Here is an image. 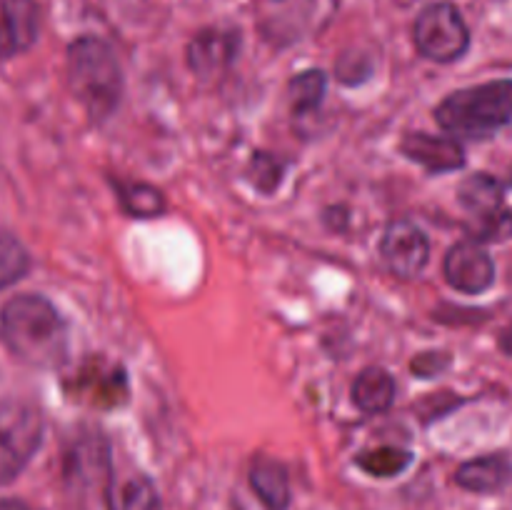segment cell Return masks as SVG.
Masks as SVG:
<instances>
[{"label": "cell", "mask_w": 512, "mask_h": 510, "mask_svg": "<svg viewBox=\"0 0 512 510\" xmlns=\"http://www.w3.org/2000/svg\"><path fill=\"white\" fill-rule=\"evenodd\" d=\"M40 30L35 0H0V58L25 53Z\"/></svg>", "instance_id": "obj_9"}, {"label": "cell", "mask_w": 512, "mask_h": 510, "mask_svg": "<svg viewBox=\"0 0 512 510\" xmlns=\"http://www.w3.org/2000/svg\"><path fill=\"white\" fill-rule=\"evenodd\" d=\"M68 85L90 118H108L123 95V75L113 48L93 35L75 40L68 48Z\"/></svg>", "instance_id": "obj_2"}, {"label": "cell", "mask_w": 512, "mask_h": 510, "mask_svg": "<svg viewBox=\"0 0 512 510\" xmlns=\"http://www.w3.org/2000/svg\"><path fill=\"white\" fill-rule=\"evenodd\" d=\"M105 503H108V510H163L158 490L143 473L110 478L105 488Z\"/></svg>", "instance_id": "obj_12"}, {"label": "cell", "mask_w": 512, "mask_h": 510, "mask_svg": "<svg viewBox=\"0 0 512 510\" xmlns=\"http://www.w3.org/2000/svg\"><path fill=\"white\" fill-rule=\"evenodd\" d=\"M512 235V210L503 208L493 215L475 220L473 238L475 243H500Z\"/></svg>", "instance_id": "obj_22"}, {"label": "cell", "mask_w": 512, "mask_h": 510, "mask_svg": "<svg viewBox=\"0 0 512 510\" xmlns=\"http://www.w3.org/2000/svg\"><path fill=\"white\" fill-rule=\"evenodd\" d=\"M415 45L435 63H453L468 50L470 33L463 15L450 3H433L415 20Z\"/></svg>", "instance_id": "obj_5"}, {"label": "cell", "mask_w": 512, "mask_h": 510, "mask_svg": "<svg viewBox=\"0 0 512 510\" xmlns=\"http://www.w3.org/2000/svg\"><path fill=\"white\" fill-rule=\"evenodd\" d=\"M248 175L260 193H273L283 180V163L270 153H255Z\"/></svg>", "instance_id": "obj_21"}, {"label": "cell", "mask_w": 512, "mask_h": 510, "mask_svg": "<svg viewBox=\"0 0 512 510\" xmlns=\"http://www.w3.org/2000/svg\"><path fill=\"white\" fill-rule=\"evenodd\" d=\"M240 38L233 30H200L188 45V65L200 80H215L233 65Z\"/></svg>", "instance_id": "obj_8"}, {"label": "cell", "mask_w": 512, "mask_h": 510, "mask_svg": "<svg viewBox=\"0 0 512 510\" xmlns=\"http://www.w3.org/2000/svg\"><path fill=\"white\" fill-rule=\"evenodd\" d=\"M448 355L443 353H423L413 360V373L420 378H433L435 373H440L443 368H448Z\"/></svg>", "instance_id": "obj_23"}, {"label": "cell", "mask_w": 512, "mask_h": 510, "mask_svg": "<svg viewBox=\"0 0 512 510\" xmlns=\"http://www.w3.org/2000/svg\"><path fill=\"white\" fill-rule=\"evenodd\" d=\"M250 485L268 510H285L290 503V480L283 465L273 458H255L250 468Z\"/></svg>", "instance_id": "obj_14"}, {"label": "cell", "mask_w": 512, "mask_h": 510, "mask_svg": "<svg viewBox=\"0 0 512 510\" xmlns=\"http://www.w3.org/2000/svg\"><path fill=\"white\" fill-rule=\"evenodd\" d=\"M510 183H512V173H510Z\"/></svg>", "instance_id": "obj_26"}, {"label": "cell", "mask_w": 512, "mask_h": 510, "mask_svg": "<svg viewBox=\"0 0 512 510\" xmlns=\"http://www.w3.org/2000/svg\"><path fill=\"white\" fill-rule=\"evenodd\" d=\"M403 153L413 163L423 165L430 173H448L465 165V153L460 143L450 135H430V133H410L403 140Z\"/></svg>", "instance_id": "obj_10"}, {"label": "cell", "mask_w": 512, "mask_h": 510, "mask_svg": "<svg viewBox=\"0 0 512 510\" xmlns=\"http://www.w3.org/2000/svg\"><path fill=\"white\" fill-rule=\"evenodd\" d=\"M75 393L80 400H88L98 408H115L123 403L125 393V373L120 365H105L103 360H90L75 378Z\"/></svg>", "instance_id": "obj_11"}, {"label": "cell", "mask_w": 512, "mask_h": 510, "mask_svg": "<svg viewBox=\"0 0 512 510\" xmlns=\"http://www.w3.org/2000/svg\"><path fill=\"white\" fill-rule=\"evenodd\" d=\"M413 455L403 448H393V445H385V448L368 450L358 458V465L365 473L375 475V478H393V475L403 473L410 465Z\"/></svg>", "instance_id": "obj_19"}, {"label": "cell", "mask_w": 512, "mask_h": 510, "mask_svg": "<svg viewBox=\"0 0 512 510\" xmlns=\"http://www.w3.org/2000/svg\"><path fill=\"white\" fill-rule=\"evenodd\" d=\"M118 195L133 218H155L165 210V198L158 188L145 183H120Z\"/></svg>", "instance_id": "obj_18"}, {"label": "cell", "mask_w": 512, "mask_h": 510, "mask_svg": "<svg viewBox=\"0 0 512 510\" xmlns=\"http://www.w3.org/2000/svg\"><path fill=\"white\" fill-rule=\"evenodd\" d=\"M445 278L460 293H483L495 280L493 258L480 243L465 240L453 245L445 255Z\"/></svg>", "instance_id": "obj_7"}, {"label": "cell", "mask_w": 512, "mask_h": 510, "mask_svg": "<svg viewBox=\"0 0 512 510\" xmlns=\"http://www.w3.org/2000/svg\"><path fill=\"white\" fill-rule=\"evenodd\" d=\"M395 400V380L383 368H365L353 383V403L363 413H383Z\"/></svg>", "instance_id": "obj_15"}, {"label": "cell", "mask_w": 512, "mask_h": 510, "mask_svg": "<svg viewBox=\"0 0 512 510\" xmlns=\"http://www.w3.org/2000/svg\"><path fill=\"white\" fill-rule=\"evenodd\" d=\"M500 348L508 355H512V325H508V328L503 330V335H500Z\"/></svg>", "instance_id": "obj_24"}, {"label": "cell", "mask_w": 512, "mask_h": 510, "mask_svg": "<svg viewBox=\"0 0 512 510\" xmlns=\"http://www.w3.org/2000/svg\"><path fill=\"white\" fill-rule=\"evenodd\" d=\"M458 198L463 203L465 210L475 215V220L485 218V215H493L498 210H503V185L488 173L470 175L460 183Z\"/></svg>", "instance_id": "obj_16"}, {"label": "cell", "mask_w": 512, "mask_h": 510, "mask_svg": "<svg viewBox=\"0 0 512 510\" xmlns=\"http://www.w3.org/2000/svg\"><path fill=\"white\" fill-rule=\"evenodd\" d=\"M30 268V255L18 238L0 233V290L18 283Z\"/></svg>", "instance_id": "obj_20"}, {"label": "cell", "mask_w": 512, "mask_h": 510, "mask_svg": "<svg viewBox=\"0 0 512 510\" xmlns=\"http://www.w3.org/2000/svg\"><path fill=\"white\" fill-rule=\"evenodd\" d=\"M435 120L450 135L485 138L512 120V80H493L448 95L435 110Z\"/></svg>", "instance_id": "obj_3"}, {"label": "cell", "mask_w": 512, "mask_h": 510, "mask_svg": "<svg viewBox=\"0 0 512 510\" xmlns=\"http://www.w3.org/2000/svg\"><path fill=\"white\" fill-rule=\"evenodd\" d=\"M43 440V415L25 400H0V485L23 473Z\"/></svg>", "instance_id": "obj_4"}, {"label": "cell", "mask_w": 512, "mask_h": 510, "mask_svg": "<svg viewBox=\"0 0 512 510\" xmlns=\"http://www.w3.org/2000/svg\"><path fill=\"white\" fill-rule=\"evenodd\" d=\"M385 265L400 278H418L430 260V243L423 230L410 220H395L380 240Z\"/></svg>", "instance_id": "obj_6"}, {"label": "cell", "mask_w": 512, "mask_h": 510, "mask_svg": "<svg viewBox=\"0 0 512 510\" xmlns=\"http://www.w3.org/2000/svg\"><path fill=\"white\" fill-rule=\"evenodd\" d=\"M5 348L33 368H58L68 353V328L43 295H15L0 310Z\"/></svg>", "instance_id": "obj_1"}, {"label": "cell", "mask_w": 512, "mask_h": 510, "mask_svg": "<svg viewBox=\"0 0 512 510\" xmlns=\"http://www.w3.org/2000/svg\"><path fill=\"white\" fill-rule=\"evenodd\" d=\"M325 85H328V80H325L323 70H305V73L295 75L288 85L293 113L295 115L313 113V110L323 103Z\"/></svg>", "instance_id": "obj_17"}, {"label": "cell", "mask_w": 512, "mask_h": 510, "mask_svg": "<svg viewBox=\"0 0 512 510\" xmlns=\"http://www.w3.org/2000/svg\"><path fill=\"white\" fill-rule=\"evenodd\" d=\"M0 510H30L28 505L20 500H0Z\"/></svg>", "instance_id": "obj_25"}, {"label": "cell", "mask_w": 512, "mask_h": 510, "mask_svg": "<svg viewBox=\"0 0 512 510\" xmlns=\"http://www.w3.org/2000/svg\"><path fill=\"white\" fill-rule=\"evenodd\" d=\"M510 478L512 463L505 455H485V458L470 460V463L460 465L455 473L458 485L473 490V493H495V490L505 488Z\"/></svg>", "instance_id": "obj_13"}]
</instances>
